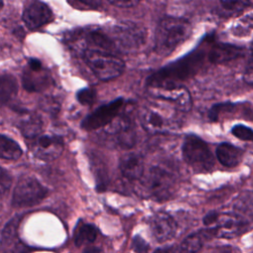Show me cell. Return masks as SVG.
Here are the masks:
<instances>
[{
  "mask_svg": "<svg viewBox=\"0 0 253 253\" xmlns=\"http://www.w3.org/2000/svg\"><path fill=\"white\" fill-rule=\"evenodd\" d=\"M243 153V149L229 142H221L215 150L217 160L226 167L237 166L242 160Z\"/></svg>",
  "mask_w": 253,
  "mask_h": 253,
  "instance_id": "18",
  "label": "cell"
},
{
  "mask_svg": "<svg viewBox=\"0 0 253 253\" xmlns=\"http://www.w3.org/2000/svg\"><path fill=\"white\" fill-rule=\"evenodd\" d=\"M18 126L25 137L34 139L43 130V122L41 117L35 113H25Z\"/></svg>",
  "mask_w": 253,
  "mask_h": 253,
  "instance_id": "20",
  "label": "cell"
},
{
  "mask_svg": "<svg viewBox=\"0 0 253 253\" xmlns=\"http://www.w3.org/2000/svg\"><path fill=\"white\" fill-rule=\"evenodd\" d=\"M244 81L253 87V45L250 50V55H249V60L248 63L245 67L244 71Z\"/></svg>",
  "mask_w": 253,
  "mask_h": 253,
  "instance_id": "32",
  "label": "cell"
},
{
  "mask_svg": "<svg viewBox=\"0 0 253 253\" xmlns=\"http://www.w3.org/2000/svg\"><path fill=\"white\" fill-rule=\"evenodd\" d=\"M18 86L16 79L8 74L4 73L0 78V100L2 105H5L11 101L17 94Z\"/></svg>",
  "mask_w": 253,
  "mask_h": 253,
  "instance_id": "22",
  "label": "cell"
},
{
  "mask_svg": "<svg viewBox=\"0 0 253 253\" xmlns=\"http://www.w3.org/2000/svg\"><path fill=\"white\" fill-rule=\"evenodd\" d=\"M83 58L87 66L100 80H110L120 76L125 69V62L119 56L107 50L86 48Z\"/></svg>",
  "mask_w": 253,
  "mask_h": 253,
  "instance_id": "4",
  "label": "cell"
},
{
  "mask_svg": "<svg viewBox=\"0 0 253 253\" xmlns=\"http://www.w3.org/2000/svg\"><path fill=\"white\" fill-rule=\"evenodd\" d=\"M47 195V189L32 176L22 177L13 192V207H33L41 203Z\"/></svg>",
  "mask_w": 253,
  "mask_h": 253,
  "instance_id": "9",
  "label": "cell"
},
{
  "mask_svg": "<svg viewBox=\"0 0 253 253\" xmlns=\"http://www.w3.org/2000/svg\"><path fill=\"white\" fill-rule=\"evenodd\" d=\"M12 184V177L8 171H6L4 168L1 169L0 174V185H1V194L4 196V194L9 191Z\"/></svg>",
  "mask_w": 253,
  "mask_h": 253,
  "instance_id": "33",
  "label": "cell"
},
{
  "mask_svg": "<svg viewBox=\"0 0 253 253\" xmlns=\"http://www.w3.org/2000/svg\"><path fill=\"white\" fill-rule=\"evenodd\" d=\"M249 5V0H219L218 13L223 17H231L242 12Z\"/></svg>",
  "mask_w": 253,
  "mask_h": 253,
  "instance_id": "25",
  "label": "cell"
},
{
  "mask_svg": "<svg viewBox=\"0 0 253 253\" xmlns=\"http://www.w3.org/2000/svg\"><path fill=\"white\" fill-rule=\"evenodd\" d=\"M191 34L190 23L182 18H163L155 32V51L162 56L173 52L178 45L184 42Z\"/></svg>",
  "mask_w": 253,
  "mask_h": 253,
  "instance_id": "2",
  "label": "cell"
},
{
  "mask_svg": "<svg viewBox=\"0 0 253 253\" xmlns=\"http://www.w3.org/2000/svg\"><path fill=\"white\" fill-rule=\"evenodd\" d=\"M111 4L120 8H130L135 6L139 0H107Z\"/></svg>",
  "mask_w": 253,
  "mask_h": 253,
  "instance_id": "35",
  "label": "cell"
},
{
  "mask_svg": "<svg viewBox=\"0 0 253 253\" xmlns=\"http://www.w3.org/2000/svg\"><path fill=\"white\" fill-rule=\"evenodd\" d=\"M123 105L124 99L119 98L115 101L99 107L82 121V128H84L85 130H94L108 126L117 118Z\"/></svg>",
  "mask_w": 253,
  "mask_h": 253,
  "instance_id": "11",
  "label": "cell"
},
{
  "mask_svg": "<svg viewBox=\"0 0 253 253\" xmlns=\"http://www.w3.org/2000/svg\"><path fill=\"white\" fill-rule=\"evenodd\" d=\"M52 79L48 70L42 67L39 59L31 58L23 72V87L28 92H42L48 88Z\"/></svg>",
  "mask_w": 253,
  "mask_h": 253,
  "instance_id": "10",
  "label": "cell"
},
{
  "mask_svg": "<svg viewBox=\"0 0 253 253\" xmlns=\"http://www.w3.org/2000/svg\"><path fill=\"white\" fill-rule=\"evenodd\" d=\"M78 102L84 106H91L96 99V91L93 88H83L76 94Z\"/></svg>",
  "mask_w": 253,
  "mask_h": 253,
  "instance_id": "30",
  "label": "cell"
},
{
  "mask_svg": "<svg viewBox=\"0 0 253 253\" xmlns=\"http://www.w3.org/2000/svg\"><path fill=\"white\" fill-rule=\"evenodd\" d=\"M110 35L117 48L134 50L145 42L147 34L142 25L130 21H125L114 26Z\"/></svg>",
  "mask_w": 253,
  "mask_h": 253,
  "instance_id": "8",
  "label": "cell"
},
{
  "mask_svg": "<svg viewBox=\"0 0 253 253\" xmlns=\"http://www.w3.org/2000/svg\"><path fill=\"white\" fill-rule=\"evenodd\" d=\"M204 58V53L200 51L188 54L186 57L173 62L152 74L147 79V85L149 88L180 85L182 81L194 76L200 70Z\"/></svg>",
  "mask_w": 253,
  "mask_h": 253,
  "instance_id": "1",
  "label": "cell"
},
{
  "mask_svg": "<svg viewBox=\"0 0 253 253\" xmlns=\"http://www.w3.org/2000/svg\"><path fill=\"white\" fill-rule=\"evenodd\" d=\"M203 221L212 236L221 238L236 237L249 228L248 220L238 213L211 211Z\"/></svg>",
  "mask_w": 253,
  "mask_h": 253,
  "instance_id": "3",
  "label": "cell"
},
{
  "mask_svg": "<svg viewBox=\"0 0 253 253\" xmlns=\"http://www.w3.org/2000/svg\"><path fill=\"white\" fill-rule=\"evenodd\" d=\"M52 19V12L50 8L42 1H31L23 12V21L26 27L30 30L39 29Z\"/></svg>",
  "mask_w": 253,
  "mask_h": 253,
  "instance_id": "15",
  "label": "cell"
},
{
  "mask_svg": "<svg viewBox=\"0 0 253 253\" xmlns=\"http://www.w3.org/2000/svg\"><path fill=\"white\" fill-rule=\"evenodd\" d=\"M42 106L43 108V110L45 112H49L54 114L55 112H57V108H56V102L51 101L50 99H45L44 101L42 102Z\"/></svg>",
  "mask_w": 253,
  "mask_h": 253,
  "instance_id": "36",
  "label": "cell"
},
{
  "mask_svg": "<svg viewBox=\"0 0 253 253\" xmlns=\"http://www.w3.org/2000/svg\"><path fill=\"white\" fill-rule=\"evenodd\" d=\"M150 92L156 98L171 102L176 109L181 112H189L192 108V97L187 88L182 85L166 86L159 88H149Z\"/></svg>",
  "mask_w": 253,
  "mask_h": 253,
  "instance_id": "13",
  "label": "cell"
},
{
  "mask_svg": "<svg viewBox=\"0 0 253 253\" xmlns=\"http://www.w3.org/2000/svg\"><path fill=\"white\" fill-rule=\"evenodd\" d=\"M0 155L4 159H9V160L18 159L22 155V149L15 140L6 136L5 134H1Z\"/></svg>",
  "mask_w": 253,
  "mask_h": 253,
  "instance_id": "24",
  "label": "cell"
},
{
  "mask_svg": "<svg viewBox=\"0 0 253 253\" xmlns=\"http://www.w3.org/2000/svg\"><path fill=\"white\" fill-rule=\"evenodd\" d=\"M63 140L58 135L40 134L31 145L33 154L43 161H51L56 159L63 151Z\"/></svg>",
  "mask_w": 253,
  "mask_h": 253,
  "instance_id": "12",
  "label": "cell"
},
{
  "mask_svg": "<svg viewBox=\"0 0 253 253\" xmlns=\"http://www.w3.org/2000/svg\"><path fill=\"white\" fill-rule=\"evenodd\" d=\"M132 249L136 252H145L148 251V244L139 236H135L132 240Z\"/></svg>",
  "mask_w": 253,
  "mask_h": 253,
  "instance_id": "34",
  "label": "cell"
},
{
  "mask_svg": "<svg viewBox=\"0 0 253 253\" xmlns=\"http://www.w3.org/2000/svg\"><path fill=\"white\" fill-rule=\"evenodd\" d=\"M232 34L237 37H247L253 32V13L241 16L232 26Z\"/></svg>",
  "mask_w": 253,
  "mask_h": 253,
  "instance_id": "26",
  "label": "cell"
},
{
  "mask_svg": "<svg viewBox=\"0 0 253 253\" xmlns=\"http://www.w3.org/2000/svg\"><path fill=\"white\" fill-rule=\"evenodd\" d=\"M185 161L198 172H209L213 168L214 160L208 144L199 136L189 134L182 145Z\"/></svg>",
  "mask_w": 253,
  "mask_h": 253,
  "instance_id": "7",
  "label": "cell"
},
{
  "mask_svg": "<svg viewBox=\"0 0 253 253\" xmlns=\"http://www.w3.org/2000/svg\"><path fill=\"white\" fill-rule=\"evenodd\" d=\"M143 160L136 153H128L122 157L120 161V171L125 179L135 181L143 176Z\"/></svg>",
  "mask_w": 253,
  "mask_h": 253,
  "instance_id": "17",
  "label": "cell"
},
{
  "mask_svg": "<svg viewBox=\"0 0 253 253\" xmlns=\"http://www.w3.org/2000/svg\"><path fill=\"white\" fill-rule=\"evenodd\" d=\"M235 209L246 212V214L253 215V192L246 193L245 195L238 198L236 201Z\"/></svg>",
  "mask_w": 253,
  "mask_h": 253,
  "instance_id": "29",
  "label": "cell"
},
{
  "mask_svg": "<svg viewBox=\"0 0 253 253\" xmlns=\"http://www.w3.org/2000/svg\"><path fill=\"white\" fill-rule=\"evenodd\" d=\"M231 133L244 141H253V129L244 125H235L231 128Z\"/></svg>",
  "mask_w": 253,
  "mask_h": 253,
  "instance_id": "31",
  "label": "cell"
},
{
  "mask_svg": "<svg viewBox=\"0 0 253 253\" xmlns=\"http://www.w3.org/2000/svg\"><path fill=\"white\" fill-rule=\"evenodd\" d=\"M150 231L156 241L163 243L172 239L177 231L174 218L166 212H157L149 220Z\"/></svg>",
  "mask_w": 253,
  "mask_h": 253,
  "instance_id": "16",
  "label": "cell"
},
{
  "mask_svg": "<svg viewBox=\"0 0 253 253\" xmlns=\"http://www.w3.org/2000/svg\"><path fill=\"white\" fill-rule=\"evenodd\" d=\"M242 52V48L238 46L227 43H216L209 51V60L211 63H222L239 57Z\"/></svg>",
  "mask_w": 253,
  "mask_h": 253,
  "instance_id": "19",
  "label": "cell"
},
{
  "mask_svg": "<svg viewBox=\"0 0 253 253\" xmlns=\"http://www.w3.org/2000/svg\"><path fill=\"white\" fill-rule=\"evenodd\" d=\"M142 127L149 133H166L180 127V121L173 112L157 104H146L138 113Z\"/></svg>",
  "mask_w": 253,
  "mask_h": 253,
  "instance_id": "5",
  "label": "cell"
},
{
  "mask_svg": "<svg viewBox=\"0 0 253 253\" xmlns=\"http://www.w3.org/2000/svg\"><path fill=\"white\" fill-rule=\"evenodd\" d=\"M146 192L155 201H166L170 199L177 187V180L174 173L163 166H152L144 180Z\"/></svg>",
  "mask_w": 253,
  "mask_h": 253,
  "instance_id": "6",
  "label": "cell"
},
{
  "mask_svg": "<svg viewBox=\"0 0 253 253\" xmlns=\"http://www.w3.org/2000/svg\"><path fill=\"white\" fill-rule=\"evenodd\" d=\"M77 1L86 6H89V7H96V6L100 5L102 2V0H77Z\"/></svg>",
  "mask_w": 253,
  "mask_h": 253,
  "instance_id": "37",
  "label": "cell"
},
{
  "mask_svg": "<svg viewBox=\"0 0 253 253\" xmlns=\"http://www.w3.org/2000/svg\"><path fill=\"white\" fill-rule=\"evenodd\" d=\"M20 220H21V216H14L12 219H10L6 223L1 233L2 246H8L15 239Z\"/></svg>",
  "mask_w": 253,
  "mask_h": 253,
  "instance_id": "27",
  "label": "cell"
},
{
  "mask_svg": "<svg viewBox=\"0 0 253 253\" xmlns=\"http://www.w3.org/2000/svg\"><path fill=\"white\" fill-rule=\"evenodd\" d=\"M98 234L97 228L90 223H80L74 234V242L76 246H83L93 243Z\"/></svg>",
  "mask_w": 253,
  "mask_h": 253,
  "instance_id": "23",
  "label": "cell"
},
{
  "mask_svg": "<svg viewBox=\"0 0 253 253\" xmlns=\"http://www.w3.org/2000/svg\"><path fill=\"white\" fill-rule=\"evenodd\" d=\"M235 105L232 103H219V104H215L213 105L210 111H209V119L211 121H217L221 115L225 114V113H229L234 109Z\"/></svg>",
  "mask_w": 253,
  "mask_h": 253,
  "instance_id": "28",
  "label": "cell"
},
{
  "mask_svg": "<svg viewBox=\"0 0 253 253\" xmlns=\"http://www.w3.org/2000/svg\"><path fill=\"white\" fill-rule=\"evenodd\" d=\"M212 235L208 228L194 232L184 239V241L181 243L180 250L190 252L199 251L204 246V243Z\"/></svg>",
  "mask_w": 253,
  "mask_h": 253,
  "instance_id": "21",
  "label": "cell"
},
{
  "mask_svg": "<svg viewBox=\"0 0 253 253\" xmlns=\"http://www.w3.org/2000/svg\"><path fill=\"white\" fill-rule=\"evenodd\" d=\"M108 126H110L107 128L106 132L118 146L126 149L134 145L135 130L129 118L121 117L115 119Z\"/></svg>",
  "mask_w": 253,
  "mask_h": 253,
  "instance_id": "14",
  "label": "cell"
}]
</instances>
